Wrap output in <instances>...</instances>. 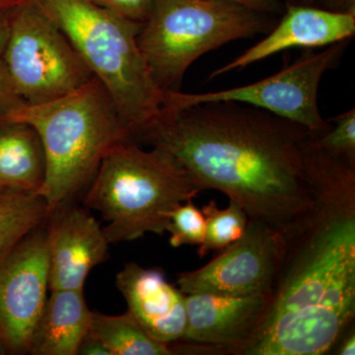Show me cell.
I'll return each mask as SVG.
<instances>
[{
	"label": "cell",
	"instance_id": "29",
	"mask_svg": "<svg viewBox=\"0 0 355 355\" xmlns=\"http://www.w3.org/2000/svg\"><path fill=\"white\" fill-rule=\"evenodd\" d=\"M12 193V191H6L3 190H0V198H3L4 196H6L7 193Z\"/></svg>",
	"mask_w": 355,
	"mask_h": 355
},
{
	"label": "cell",
	"instance_id": "3",
	"mask_svg": "<svg viewBox=\"0 0 355 355\" xmlns=\"http://www.w3.org/2000/svg\"><path fill=\"white\" fill-rule=\"evenodd\" d=\"M3 123H26L38 133L46 159L38 195L50 216L91 183L112 146L130 140L111 96L96 77L60 99L23 105Z\"/></svg>",
	"mask_w": 355,
	"mask_h": 355
},
{
	"label": "cell",
	"instance_id": "18",
	"mask_svg": "<svg viewBox=\"0 0 355 355\" xmlns=\"http://www.w3.org/2000/svg\"><path fill=\"white\" fill-rule=\"evenodd\" d=\"M50 217L44 198L34 193H9L0 198V259Z\"/></svg>",
	"mask_w": 355,
	"mask_h": 355
},
{
	"label": "cell",
	"instance_id": "17",
	"mask_svg": "<svg viewBox=\"0 0 355 355\" xmlns=\"http://www.w3.org/2000/svg\"><path fill=\"white\" fill-rule=\"evenodd\" d=\"M111 355H170L169 345L154 340L130 312L111 316L93 312L90 330Z\"/></svg>",
	"mask_w": 355,
	"mask_h": 355
},
{
	"label": "cell",
	"instance_id": "27",
	"mask_svg": "<svg viewBox=\"0 0 355 355\" xmlns=\"http://www.w3.org/2000/svg\"><path fill=\"white\" fill-rule=\"evenodd\" d=\"M12 8L0 10V60H1L2 55H3L7 39H8L9 29H10L11 9Z\"/></svg>",
	"mask_w": 355,
	"mask_h": 355
},
{
	"label": "cell",
	"instance_id": "23",
	"mask_svg": "<svg viewBox=\"0 0 355 355\" xmlns=\"http://www.w3.org/2000/svg\"><path fill=\"white\" fill-rule=\"evenodd\" d=\"M25 104L14 87L2 60H0V121Z\"/></svg>",
	"mask_w": 355,
	"mask_h": 355
},
{
	"label": "cell",
	"instance_id": "7",
	"mask_svg": "<svg viewBox=\"0 0 355 355\" xmlns=\"http://www.w3.org/2000/svg\"><path fill=\"white\" fill-rule=\"evenodd\" d=\"M2 62L28 105L60 99L95 78L64 33L33 0L11 9Z\"/></svg>",
	"mask_w": 355,
	"mask_h": 355
},
{
	"label": "cell",
	"instance_id": "8",
	"mask_svg": "<svg viewBox=\"0 0 355 355\" xmlns=\"http://www.w3.org/2000/svg\"><path fill=\"white\" fill-rule=\"evenodd\" d=\"M345 42L327 46L320 53H308L275 76L258 83L216 91L190 94L168 91L167 107L180 110L205 103L232 102L270 112L320 135L330 123L324 120L318 105V93L324 74L335 67Z\"/></svg>",
	"mask_w": 355,
	"mask_h": 355
},
{
	"label": "cell",
	"instance_id": "14",
	"mask_svg": "<svg viewBox=\"0 0 355 355\" xmlns=\"http://www.w3.org/2000/svg\"><path fill=\"white\" fill-rule=\"evenodd\" d=\"M128 311L154 340L171 345L186 331V295L160 270L125 263L116 279Z\"/></svg>",
	"mask_w": 355,
	"mask_h": 355
},
{
	"label": "cell",
	"instance_id": "15",
	"mask_svg": "<svg viewBox=\"0 0 355 355\" xmlns=\"http://www.w3.org/2000/svg\"><path fill=\"white\" fill-rule=\"evenodd\" d=\"M33 333L29 352L35 355H76L90 330L92 313L83 291H50Z\"/></svg>",
	"mask_w": 355,
	"mask_h": 355
},
{
	"label": "cell",
	"instance_id": "21",
	"mask_svg": "<svg viewBox=\"0 0 355 355\" xmlns=\"http://www.w3.org/2000/svg\"><path fill=\"white\" fill-rule=\"evenodd\" d=\"M326 132L314 135L320 146L330 153L355 159V109L328 121Z\"/></svg>",
	"mask_w": 355,
	"mask_h": 355
},
{
	"label": "cell",
	"instance_id": "10",
	"mask_svg": "<svg viewBox=\"0 0 355 355\" xmlns=\"http://www.w3.org/2000/svg\"><path fill=\"white\" fill-rule=\"evenodd\" d=\"M49 291L46 232L38 228L0 259V345L29 352Z\"/></svg>",
	"mask_w": 355,
	"mask_h": 355
},
{
	"label": "cell",
	"instance_id": "13",
	"mask_svg": "<svg viewBox=\"0 0 355 355\" xmlns=\"http://www.w3.org/2000/svg\"><path fill=\"white\" fill-rule=\"evenodd\" d=\"M355 11H335L291 6L277 27L234 60L216 70L210 78L243 69L292 48H323L354 36Z\"/></svg>",
	"mask_w": 355,
	"mask_h": 355
},
{
	"label": "cell",
	"instance_id": "11",
	"mask_svg": "<svg viewBox=\"0 0 355 355\" xmlns=\"http://www.w3.org/2000/svg\"><path fill=\"white\" fill-rule=\"evenodd\" d=\"M270 303V294L186 295L187 324L172 354L238 355L254 335Z\"/></svg>",
	"mask_w": 355,
	"mask_h": 355
},
{
	"label": "cell",
	"instance_id": "16",
	"mask_svg": "<svg viewBox=\"0 0 355 355\" xmlns=\"http://www.w3.org/2000/svg\"><path fill=\"white\" fill-rule=\"evenodd\" d=\"M46 159L38 133L23 123H0V190L38 193Z\"/></svg>",
	"mask_w": 355,
	"mask_h": 355
},
{
	"label": "cell",
	"instance_id": "1",
	"mask_svg": "<svg viewBox=\"0 0 355 355\" xmlns=\"http://www.w3.org/2000/svg\"><path fill=\"white\" fill-rule=\"evenodd\" d=\"M313 203L284 233L270 303L238 355H323L354 324L355 159L302 147Z\"/></svg>",
	"mask_w": 355,
	"mask_h": 355
},
{
	"label": "cell",
	"instance_id": "25",
	"mask_svg": "<svg viewBox=\"0 0 355 355\" xmlns=\"http://www.w3.org/2000/svg\"><path fill=\"white\" fill-rule=\"evenodd\" d=\"M233 2L248 9L259 13H272L277 10L280 0H226Z\"/></svg>",
	"mask_w": 355,
	"mask_h": 355
},
{
	"label": "cell",
	"instance_id": "24",
	"mask_svg": "<svg viewBox=\"0 0 355 355\" xmlns=\"http://www.w3.org/2000/svg\"><path fill=\"white\" fill-rule=\"evenodd\" d=\"M77 354L83 355H111L106 345L90 331L84 336L83 342L79 345Z\"/></svg>",
	"mask_w": 355,
	"mask_h": 355
},
{
	"label": "cell",
	"instance_id": "2",
	"mask_svg": "<svg viewBox=\"0 0 355 355\" xmlns=\"http://www.w3.org/2000/svg\"><path fill=\"white\" fill-rule=\"evenodd\" d=\"M302 125L232 102L165 110L132 137L176 159L205 190L234 200L249 220L284 233L310 209Z\"/></svg>",
	"mask_w": 355,
	"mask_h": 355
},
{
	"label": "cell",
	"instance_id": "6",
	"mask_svg": "<svg viewBox=\"0 0 355 355\" xmlns=\"http://www.w3.org/2000/svg\"><path fill=\"white\" fill-rule=\"evenodd\" d=\"M270 28L265 14L226 0H157L137 44L159 87L174 90L205 53Z\"/></svg>",
	"mask_w": 355,
	"mask_h": 355
},
{
	"label": "cell",
	"instance_id": "9",
	"mask_svg": "<svg viewBox=\"0 0 355 355\" xmlns=\"http://www.w3.org/2000/svg\"><path fill=\"white\" fill-rule=\"evenodd\" d=\"M284 245V233L263 222L249 220L242 237L216 259L198 270L180 273L178 288L184 295H270Z\"/></svg>",
	"mask_w": 355,
	"mask_h": 355
},
{
	"label": "cell",
	"instance_id": "19",
	"mask_svg": "<svg viewBox=\"0 0 355 355\" xmlns=\"http://www.w3.org/2000/svg\"><path fill=\"white\" fill-rule=\"evenodd\" d=\"M205 236L198 248L200 258L211 251H222L244 234L249 217L241 205L229 200L226 209H220L214 200L202 207Z\"/></svg>",
	"mask_w": 355,
	"mask_h": 355
},
{
	"label": "cell",
	"instance_id": "22",
	"mask_svg": "<svg viewBox=\"0 0 355 355\" xmlns=\"http://www.w3.org/2000/svg\"><path fill=\"white\" fill-rule=\"evenodd\" d=\"M96 6L118 14L121 17L144 24L155 6L157 0H90Z\"/></svg>",
	"mask_w": 355,
	"mask_h": 355
},
{
	"label": "cell",
	"instance_id": "28",
	"mask_svg": "<svg viewBox=\"0 0 355 355\" xmlns=\"http://www.w3.org/2000/svg\"><path fill=\"white\" fill-rule=\"evenodd\" d=\"M22 1L23 0H0V10L12 8V7L18 6Z\"/></svg>",
	"mask_w": 355,
	"mask_h": 355
},
{
	"label": "cell",
	"instance_id": "12",
	"mask_svg": "<svg viewBox=\"0 0 355 355\" xmlns=\"http://www.w3.org/2000/svg\"><path fill=\"white\" fill-rule=\"evenodd\" d=\"M51 216L46 231L50 291H83L91 270L108 259L110 243L87 209L71 207Z\"/></svg>",
	"mask_w": 355,
	"mask_h": 355
},
{
	"label": "cell",
	"instance_id": "4",
	"mask_svg": "<svg viewBox=\"0 0 355 355\" xmlns=\"http://www.w3.org/2000/svg\"><path fill=\"white\" fill-rule=\"evenodd\" d=\"M60 30L108 91L128 137L167 109L168 90L154 80L137 44L142 24L90 0H33Z\"/></svg>",
	"mask_w": 355,
	"mask_h": 355
},
{
	"label": "cell",
	"instance_id": "26",
	"mask_svg": "<svg viewBox=\"0 0 355 355\" xmlns=\"http://www.w3.org/2000/svg\"><path fill=\"white\" fill-rule=\"evenodd\" d=\"M335 354L338 355H354L355 354V331L354 324H352L343 335L338 338L335 345Z\"/></svg>",
	"mask_w": 355,
	"mask_h": 355
},
{
	"label": "cell",
	"instance_id": "20",
	"mask_svg": "<svg viewBox=\"0 0 355 355\" xmlns=\"http://www.w3.org/2000/svg\"><path fill=\"white\" fill-rule=\"evenodd\" d=\"M166 232L171 234L170 245L174 248L202 244L205 236V216L193 200L175 207L170 214Z\"/></svg>",
	"mask_w": 355,
	"mask_h": 355
},
{
	"label": "cell",
	"instance_id": "5",
	"mask_svg": "<svg viewBox=\"0 0 355 355\" xmlns=\"http://www.w3.org/2000/svg\"><path fill=\"white\" fill-rule=\"evenodd\" d=\"M200 191L171 154L156 147L146 150L127 139L105 154L84 205L101 214L108 223L105 236L116 244L147 233L164 234L175 207Z\"/></svg>",
	"mask_w": 355,
	"mask_h": 355
}]
</instances>
